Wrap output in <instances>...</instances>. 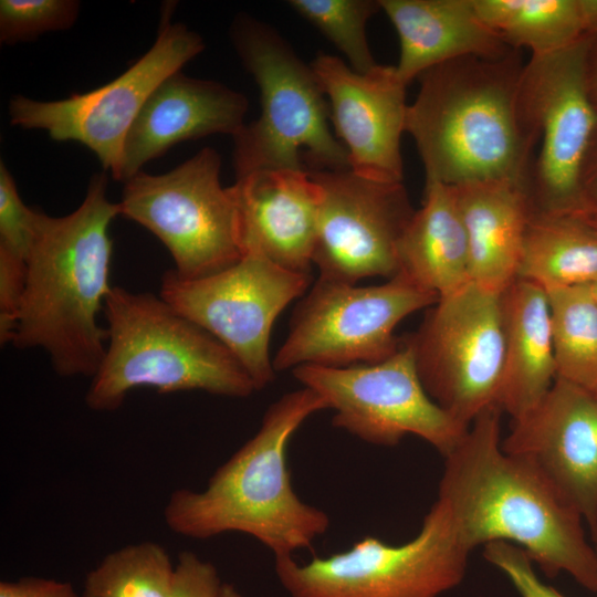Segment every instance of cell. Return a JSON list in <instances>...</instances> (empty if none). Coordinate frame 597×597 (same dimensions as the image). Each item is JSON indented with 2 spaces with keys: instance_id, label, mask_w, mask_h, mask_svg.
I'll list each match as a JSON object with an SVG mask.
<instances>
[{
  "instance_id": "28",
  "label": "cell",
  "mask_w": 597,
  "mask_h": 597,
  "mask_svg": "<svg viewBox=\"0 0 597 597\" xmlns=\"http://www.w3.org/2000/svg\"><path fill=\"white\" fill-rule=\"evenodd\" d=\"M289 6L343 52L354 71L366 73L377 65L366 24L381 10L379 0H291Z\"/></svg>"
},
{
  "instance_id": "41",
  "label": "cell",
  "mask_w": 597,
  "mask_h": 597,
  "mask_svg": "<svg viewBox=\"0 0 597 597\" xmlns=\"http://www.w3.org/2000/svg\"><path fill=\"white\" fill-rule=\"evenodd\" d=\"M596 552H597V544H596Z\"/></svg>"
},
{
  "instance_id": "25",
  "label": "cell",
  "mask_w": 597,
  "mask_h": 597,
  "mask_svg": "<svg viewBox=\"0 0 597 597\" xmlns=\"http://www.w3.org/2000/svg\"><path fill=\"white\" fill-rule=\"evenodd\" d=\"M490 28L514 50L549 54L585 36L578 0H474Z\"/></svg>"
},
{
  "instance_id": "2",
  "label": "cell",
  "mask_w": 597,
  "mask_h": 597,
  "mask_svg": "<svg viewBox=\"0 0 597 597\" xmlns=\"http://www.w3.org/2000/svg\"><path fill=\"white\" fill-rule=\"evenodd\" d=\"M105 172L92 177L81 205L63 217L41 211L28 259L12 344L41 348L62 377L92 378L107 345L98 323L109 285V226L118 205L106 195Z\"/></svg>"
},
{
  "instance_id": "31",
  "label": "cell",
  "mask_w": 597,
  "mask_h": 597,
  "mask_svg": "<svg viewBox=\"0 0 597 597\" xmlns=\"http://www.w3.org/2000/svg\"><path fill=\"white\" fill-rule=\"evenodd\" d=\"M483 556L506 575L521 597H564L538 578L532 559L520 546L502 541L492 542L484 545Z\"/></svg>"
},
{
  "instance_id": "14",
  "label": "cell",
  "mask_w": 597,
  "mask_h": 597,
  "mask_svg": "<svg viewBox=\"0 0 597 597\" xmlns=\"http://www.w3.org/2000/svg\"><path fill=\"white\" fill-rule=\"evenodd\" d=\"M203 48L197 32L165 19L151 48L113 81L57 101L17 95L9 104L10 122L24 129L44 130L56 142L86 146L116 179L126 136L145 102Z\"/></svg>"
},
{
  "instance_id": "26",
  "label": "cell",
  "mask_w": 597,
  "mask_h": 597,
  "mask_svg": "<svg viewBox=\"0 0 597 597\" xmlns=\"http://www.w3.org/2000/svg\"><path fill=\"white\" fill-rule=\"evenodd\" d=\"M556 377L597 389V301L588 285L546 291Z\"/></svg>"
},
{
  "instance_id": "20",
  "label": "cell",
  "mask_w": 597,
  "mask_h": 597,
  "mask_svg": "<svg viewBox=\"0 0 597 597\" xmlns=\"http://www.w3.org/2000/svg\"><path fill=\"white\" fill-rule=\"evenodd\" d=\"M379 4L397 31L396 69L407 85L455 59L500 57L514 50L483 22L474 0H379Z\"/></svg>"
},
{
  "instance_id": "23",
  "label": "cell",
  "mask_w": 597,
  "mask_h": 597,
  "mask_svg": "<svg viewBox=\"0 0 597 597\" xmlns=\"http://www.w3.org/2000/svg\"><path fill=\"white\" fill-rule=\"evenodd\" d=\"M397 256L396 275L439 298L471 283L467 233L450 186L426 181L422 205L401 235Z\"/></svg>"
},
{
  "instance_id": "5",
  "label": "cell",
  "mask_w": 597,
  "mask_h": 597,
  "mask_svg": "<svg viewBox=\"0 0 597 597\" xmlns=\"http://www.w3.org/2000/svg\"><path fill=\"white\" fill-rule=\"evenodd\" d=\"M107 345L85 402L113 411L135 388L202 390L244 398L255 386L234 355L159 295L112 286L104 305Z\"/></svg>"
},
{
  "instance_id": "40",
  "label": "cell",
  "mask_w": 597,
  "mask_h": 597,
  "mask_svg": "<svg viewBox=\"0 0 597 597\" xmlns=\"http://www.w3.org/2000/svg\"><path fill=\"white\" fill-rule=\"evenodd\" d=\"M595 399L597 400V389L593 392Z\"/></svg>"
},
{
  "instance_id": "21",
  "label": "cell",
  "mask_w": 597,
  "mask_h": 597,
  "mask_svg": "<svg viewBox=\"0 0 597 597\" xmlns=\"http://www.w3.org/2000/svg\"><path fill=\"white\" fill-rule=\"evenodd\" d=\"M450 187L467 233L471 282L501 294L517 279L533 213L528 185L483 180Z\"/></svg>"
},
{
  "instance_id": "3",
  "label": "cell",
  "mask_w": 597,
  "mask_h": 597,
  "mask_svg": "<svg viewBox=\"0 0 597 597\" xmlns=\"http://www.w3.org/2000/svg\"><path fill=\"white\" fill-rule=\"evenodd\" d=\"M524 65L521 50H513L500 57L455 59L418 77L405 130L416 143L426 181L528 185L537 139L521 112Z\"/></svg>"
},
{
  "instance_id": "39",
  "label": "cell",
  "mask_w": 597,
  "mask_h": 597,
  "mask_svg": "<svg viewBox=\"0 0 597 597\" xmlns=\"http://www.w3.org/2000/svg\"><path fill=\"white\" fill-rule=\"evenodd\" d=\"M593 296L595 297V300L597 301V282L588 285Z\"/></svg>"
},
{
  "instance_id": "17",
  "label": "cell",
  "mask_w": 597,
  "mask_h": 597,
  "mask_svg": "<svg viewBox=\"0 0 597 597\" xmlns=\"http://www.w3.org/2000/svg\"><path fill=\"white\" fill-rule=\"evenodd\" d=\"M311 67L325 94L337 138L353 172L380 181H402L400 138L406 132L407 84L396 66L358 73L342 59L320 54Z\"/></svg>"
},
{
  "instance_id": "13",
  "label": "cell",
  "mask_w": 597,
  "mask_h": 597,
  "mask_svg": "<svg viewBox=\"0 0 597 597\" xmlns=\"http://www.w3.org/2000/svg\"><path fill=\"white\" fill-rule=\"evenodd\" d=\"M406 337L426 392L457 421L470 427L498 404L504 360L500 294L471 282L439 298Z\"/></svg>"
},
{
  "instance_id": "36",
  "label": "cell",
  "mask_w": 597,
  "mask_h": 597,
  "mask_svg": "<svg viewBox=\"0 0 597 597\" xmlns=\"http://www.w3.org/2000/svg\"><path fill=\"white\" fill-rule=\"evenodd\" d=\"M584 34L591 40H597V0H578Z\"/></svg>"
},
{
  "instance_id": "10",
  "label": "cell",
  "mask_w": 597,
  "mask_h": 597,
  "mask_svg": "<svg viewBox=\"0 0 597 597\" xmlns=\"http://www.w3.org/2000/svg\"><path fill=\"white\" fill-rule=\"evenodd\" d=\"M439 297L400 275L380 285L320 279L296 305L289 335L272 359L275 371L303 365L346 367L377 364L401 343L395 328Z\"/></svg>"
},
{
  "instance_id": "1",
  "label": "cell",
  "mask_w": 597,
  "mask_h": 597,
  "mask_svg": "<svg viewBox=\"0 0 597 597\" xmlns=\"http://www.w3.org/2000/svg\"><path fill=\"white\" fill-rule=\"evenodd\" d=\"M501 413L498 404L481 412L444 457L438 499L469 549L515 544L548 577L565 572L597 593V552L582 515L532 463L503 451Z\"/></svg>"
},
{
  "instance_id": "22",
  "label": "cell",
  "mask_w": 597,
  "mask_h": 597,
  "mask_svg": "<svg viewBox=\"0 0 597 597\" xmlns=\"http://www.w3.org/2000/svg\"><path fill=\"white\" fill-rule=\"evenodd\" d=\"M504 360L498 405L516 419L533 409L556 379L548 296L517 277L500 294Z\"/></svg>"
},
{
  "instance_id": "27",
  "label": "cell",
  "mask_w": 597,
  "mask_h": 597,
  "mask_svg": "<svg viewBox=\"0 0 597 597\" xmlns=\"http://www.w3.org/2000/svg\"><path fill=\"white\" fill-rule=\"evenodd\" d=\"M174 567L157 543L127 545L87 573L82 597H169Z\"/></svg>"
},
{
  "instance_id": "9",
  "label": "cell",
  "mask_w": 597,
  "mask_h": 597,
  "mask_svg": "<svg viewBox=\"0 0 597 597\" xmlns=\"http://www.w3.org/2000/svg\"><path fill=\"white\" fill-rule=\"evenodd\" d=\"M591 39L525 63L520 105L535 135L538 153L528 177L533 212L585 214L580 176L597 128V111L587 90L586 59Z\"/></svg>"
},
{
  "instance_id": "16",
  "label": "cell",
  "mask_w": 597,
  "mask_h": 597,
  "mask_svg": "<svg viewBox=\"0 0 597 597\" xmlns=\"http://www.w3.org/2000/svg\"><path fill=\"white\" fill-rule=\"evenodd\" d=\"M504 452L540 470L579 512L597 544V400L562 378L513 419Z\"/></svg>"
},
{
  "instance_id": "34",
  "label": "cell",
  "mask_w": 597,
  "mask_h": 597,
  "mask_svg": "<svg viewBox=\"0 0 597 597\" xmlns=\"http://www.w3.org/2000/svg\"><path fill=\"white\" fill-rule=\"evenodd\" d=\"M580 188L585 214L597 216V128L583 165Z\"/></svg>"
},
{
  "instance_id": "8",
  "label": "cell",
  "mask_w": 597,
  "mask_h": 597,
  "mask_svg": "<svg viewBox=\"0 0 597 597\" xmlns=\"http://www.w3.org/2000/svg\"><path fill=\"white\" fill-rule=\"evenodd\" d=\"M220 168V155L206 147L168 172L140 170L124 181L119 216L157 237L182 279L210 275L243 256L235 198L221 186Z\"/></svg>"
},
{
  "instance_id": "32",
  "label": "cell",
  "mask_w": 597,
  "mask_h": 597,
  "mask_svg": "<svg viewBox=\"0 0 597 597\" xmlns=\"http://www.w3.org/2000/svg\"><path fill=\"white\" fill-rule=\"evenodd\" d=\"M222 585L211 563L182 552L174 567L169 597H219Z\"/></svg>"
},
{
  "instance_id": "24",
  "label": "cell",
  "mask_w": 597,
  "mask_h": 597,
  "mask_svg": "<svg viewBox=\"0 0 597 597\" xmlns=\"http://www.w3.org/2000/svg\"><path fill=\"white\" fill-rule=\"evenodd\" d=\"M517 277L545 291L597 282V231L586 216L533 212Z\"/></svg>"
},
{
  "instance_id": "12",
  "label": "cell",
  "mask_w": 597,
  "mask_h": 597,
  "mask_svg": "<svg viewBox=\"0 0 597 597\" xmlns=\"http://www.w3.org/2000/svg\"><path fill=\"white\" fill-rule=\"evenodd\" d=\"M292 373L335 411L333 426L368 443L396 446L413 434L447 457L469 429L428 396L407 337L394 355L377 364L303 365Z\"/></svg>"
},
{
  "instance_id": "11",
  "label": "cell",
  "mask_w": 597,
  "mask_h": 597,
  "mask_svg": "<svg viewBox=\"0 0 597 597\" xmlns=\"http://www.w3.org/2000/svg\"><path fill=\"white\" fill-rule=\"evenodd\" d=\"M311 282V273L286 270L247 252L227 269L198 279L166 271L159 296L222 343L260 390L274 378L269 354L274 322Z\"/></svg>"
},
{
  "instance_id": "33",
  "label": "cell",
  "mask_w": 597,
  "mask_h": 597,
  "mask_svg": "<svg viewBox=\"0 0 597 597\" xmlns=\"http://www.w3.org/2000/svg\"><path fill=\"white\" fill-rule=\"evenodd\" d=\"M0 597H81L71 583L40 577H23L0 583Z\"/></svg>"
},
{
  "instance_id": "38",
  "label": "cell",
  "mask_w": 597,
  "mask_h": 597,
  "mask_svg": "<svg viewBox=\"0 0 597 597\" xmlns=\"http://www.w3.org/2000/svg\"><path fill=\"white\" fill-rule=\"evenodd\" d=\"M589 224L597 231V216H586Z\"/></svg>"
},
{
  "instance_id": "19",
  "label": "cell",
  "mask_w": 597,
  "mask_h": 597,
  "mask_svg": "<svg viewBox=\"0 0 597 597\" xmlns=\"http://www.w3.org/2000/svg\"><path fill=\"white\" fill-rule=\"evenodd\" d=\"M235 198L243 254L259 253L294 272L310 273L322 192L303 170H260L238 178Z\"/></svg>"
},
{
  "instance_id": "6",
  "label": "cell",
  "mask_w": 597,
  "mask_h": 597,
  "mask_svg": "<svg viewBox=\"0 0 597 597\" xmlns=\"http://www.w3.org/2000/svg\"><path fill=\"white\" fill-rule=\"evenodd\" d=\"M231 39L255 80L261 113L233 136L237 179L260 170H348V153L331 132L329 105L311 67L270 25L240 15Z\"/></svg>"
},
{
  "instance_id": "4",
  "label": "cell",
  "mask_w": 597,
  "mask_h": 597,
  "mask_svg": "<svg viewBox=\"0 0 597 597\" xmlns=\"http://www.w3.org/2000/svg\"><path fill=\"white\" fill-rule=\"evenodd\" d=\"M323 409H328L325 400L307 387L273 402L256 433L216 470L202 491L170 494L164 509L170 531L197 540L244 533L274 558L310 548L327 531L329 517L294 492L286 449L301 425Z\"/></svg>"
},
{
  "instance_id": "18",
  "label": "cell",
  "mask_w": 597,
  "mask_h": 597,
  "mask_svg": "<svg viewBox=\"0 0 597 597\" xmlns=\"http://www.w3.org/2000/svg\"><path fill=\"white\" fill-rule=\"evenodd\" d=\"M247 97L232 88L177 71L149 95L124 144L116 180L126 181L180 142L242 128Z\"/></svg>"
},
{
  "instance_id": "15",
  "label": "cell",
  "mask_w": 597,
  "mask_h": 597,
  "mask_svg": "<svg viewBox=\"0 0 597 597\" xmlns=\"http://www.w3.org/2000/svg\"><path fill=\"white\" fill-rule=\"evenodd\" d=\"M310 174L322 192L312 256L320 279L356 284L396 276L398 244L415 212L402 181L374 180L350 169Z\"/></svg>"
},
{
  "instance_id": "37",
  "label": "cell",
  "mask_w": 597,
  "mask_h": 597,
  "mask_svg": "<svg viewBox=\"0 0 597 597\" xmlns=\"http://www.w3.org/2000/svg\"><path fill=\"white\" fill-rule=\"evenodd\" d=\"M219 597H242L231 584L223 583Z\"/></svg>"
},
{
  "instance_id": "29",
  "label": "cell",
  "mask_w": 597,
  "mask_h": 597,
  "mask_svg": "<svg viewBox=\"0 0 597 597\" xmlns=\"http://www.w3.org/2000/svg\"><path fill=\"white\" fill-rule=\"evenodd\" d=\"M80 2L74 0H1L0 42L32 41L43 33L70 29Z\"/></svg>"
},
{
  "instance_id": "7",
  "label": "cell",
  "mask_w": 597,
  "mask_h": 597,
  "mask_svg": "<svg viewBox=\"0 0 597 597\" xmlns=\"http://www.w3.org/2000/svg\"><path fill=\"white\" fill-rule=\"evenodd\" d=\"M470 553L449 507L437 499L407 543L365 536L304 564L293 555L276 557L274 567L291 597H439L461 583Z\"/></svg>"
},
{
  "instance_id": "35",
  "label": "cell",
  "mask_w": 597,
  "mask_h": 597,
  "mask_svg": "<svg viewBox=\"0 0 597 597\" xmlns=\"http://www.w3.org/2000/svg\"><path fill=\"white\" fill-rule=\"evenodd\" d=\"M586 83L590 101L597 111V40H593L586 59Z\"/></svg>"
},
{
  "instance_id": "30",
  "label": "cell",
  "mask_w": 597,
  "mask_h": 597,
  "mask_svg": "<svg viewBox=\"0 0 597 597\" xmlns=\"http://www.w3.org/2000/svg\"><path fill=\"white\" fill-rule=\"evenodd\" d=\"M41 211L21 199L15 181L0 164V251L28 263Z\"/></svg>"
}]
</instances>
